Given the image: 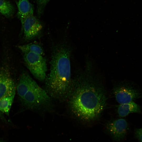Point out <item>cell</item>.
Returning <instances> with one entry per match:
<instances>
[{"label":"cell","instance_id":"cell-1","mask_svg":"<svg viewBox=\"0 0 142 142\" xmlns=\"http://www.w3.org/2000/svg\"><path fill=\"white\" fill-rule=\"evenodd\" d=\"M87 77L81 76L73 85L69 105L79 119L90 121L97 118L104 109L106 97L102 89Z\"/></svg>","mask_w":142,"mask_h":142},{"label":"cell","instance_id":"cell-2","mask_svg":"<svg viewBox=\"0 0 142 142\" xmlns=\"http://www.w3.org/2000/svg\"><path fill=\"white\" fill-rule=\"evenodd\" d=\"M70 50L65 46L54 50L50 72L46 78L45 90L51 98L60 101L69 97L73 84L71 78Z\"/></svg>","mask_w":142,"mask_h":142},{"label":"cell","instance_id":"cell-3","mask_svg":"<svg viewBox=\"0 0 142 142\" xmlns=\"http://www.w3.org/2000/svg\"><path fill=\"white\" fill-rule=\"evenodd\" d=\"M16 88L21 102L28 109L38 108L47 105L51 102V98L45 90L26 73L21 75Z\"/></svg>","mask_w":142,"mask_h":142},{"label":"cell","instance_id":"cell-4","mask_svg":"<svg viewBox=\"0 0 142 142\" xmlns=\"http://www.w3.org/2000/svg\"><path fill=\"white\" fill-rule=\"evenodd\" d=\"M23 53L24 62L31 73L38 80H44L47 69L45 59L42 55L33 53Z\"/></svg>","mask_w":142,"mask_h":142},{"label":"cell","instance_id":"cell-5","mask_svg":"<svg viewBox=\"0 0 142 142\" xmlns=\"http://www.w3.org/2000/svg\"><path fill=\"white\" fill-rule=\"evenodd\" d=\"M114 93L116 101L120 104L132 102L142 97L139 91L126 84L116 87Z\"/></svg>","mask_w":142,"mask_h":142},{"label":"cell","instance_id":"cell-6","mask_svg":"<svg viewBox=\"0 0 142 142\" xmlns=\"http://www.w3.org/2000/svg\"><path fill=\"white\" fill-rule=\"evenodd\" d=\"M15 86L10 73L7 68L0 69V99L15 94Z\"/></svg>","mask_w":142,"mask_h":142},{"label":"cell","instance_id":"cell-7","mask_svg":"<svg viewBox=\"0 0 142 142\" xmlns=\"http://www.w3.org/2000/svg\"><path fill=\"white\" fill-rule=\"evenodd\" d=\"M128 124L123 118L109 122L106 126L107 131L115 141H120L125 136L127 131Z\"/></svg>","mask_w":142,"mask_h":142},{"label":"cell","instance_id":"cell-8","mask_svg":"<svg viewBox=\"0 0 142 142\" xmlns=\"http://www.w3.org/2000/svg\"><path fill=\"white\" fill-rule=\"evenodd\" d=\"M24 37L26 40H32L39 34L42 28V25L39 20L33 15L27 17L22 26Z\"/></svg>","mask_w":142,"mask_h":142},{"label":"cell","instance_id":"cell-9","mask_svg":"<svg viewBox=\"0 0 142 142\" xmlns=\"http://www.w3.org/2000/svg\"><path fill=\"white\" fill-rule=\"evenodd\" d=\"M17 4L18 10L17 16L22 26L27 17L33 15V7L28 0H19Z\"/></svg>","mask_w":142,"mask_h":142},{"label":"cell","instance_id":"cell-10","mask_svg":"<svg viewBox=\"0 0 142 142\" xmlns=\"http://www.w3.org/2000/svg\"><path fill=\"white\" fill-rule=\"evenodd\" d=\"M117 112L119 116L124 117L131 113H140V109L139 105L132 101L120 104L118 107Z\"/></svg>","mask_w":142,"mask_h":142},{"label":"cell","instance_id":"cell-11","mask_svg":"<svg viewBox=\"0 0 142 142\" xmlns=\"http://www.w3.org/2000/svg\"><path fill=\"white\" fill-rule=\"evenodd\" d=\"M15 95L8 96L0 99V116L4 114L8 115Z\"/></svg>","mask_w":142,"mask_h":142},{"label":"cell","instance_id":"cell-12","mask_svg":"<svg viewBox=\"0 0 142 142\" xmlns=\"http://www.w3.org/2000/svg\"><path fill=\"white\" fill-rule=\"evenodd\" d=\"M19 48L23 53L30 52L43 55L44 54L43 50L39 45L33 43H29L19 45Z\"/></svg>","mask_w":142,"mask_h":142},{"label":"cell","instance_id":"cell-13","mask_svg":"<svg viewBox=\"0 0 142 142\" xmlns=\"http://www.w3.org/2000/svg\"><path fill=\"white\" fill-rule=\"evenodd\" d=\"M14 9L13 5L7 0H0V13L9 17L14 14Z\"/></svg>","mask_w":142,"mask_h":142},{"label":"cell","instance_id":"cell-14","mask_svg":"<svg viewBox=\"0 0 142 142\" xmlns=\"http://www.w3.org/2000/svg\"><path fill=\"white\" fill-rule=\"evenodd\" d=\"M50 0H36L37 11L39 14H40L43 12L46 5Z\"/></svg>","mask_w":142,"mask_h":142},{"label":"cell","instance_id":"cell-15","mask_svg":"<svg viewBox=\"0 0 142 142\" xmlns=\"http://www.w3.org/2000/svg\"><path fill=\"white\" fill-rule=\"evenodd\" d=\"M135 134L140 142H142V128L136 129L135 130Z\"/></svg>","mask_w":142,"mask_h":142},{"label":"cell","instance_id":"cell-16","mask_svg":"<svg viewBox=\"0 0 142 142\" xmlns=\"http://www.w3.org/2000/svg\"><path fill=\"white\" fill-rule=\"evenodd\" d=\"M0 142H4V141L2 139L0 138Z\"/></svg>","mask_w":142,"mask_h":142}]
</instances>
